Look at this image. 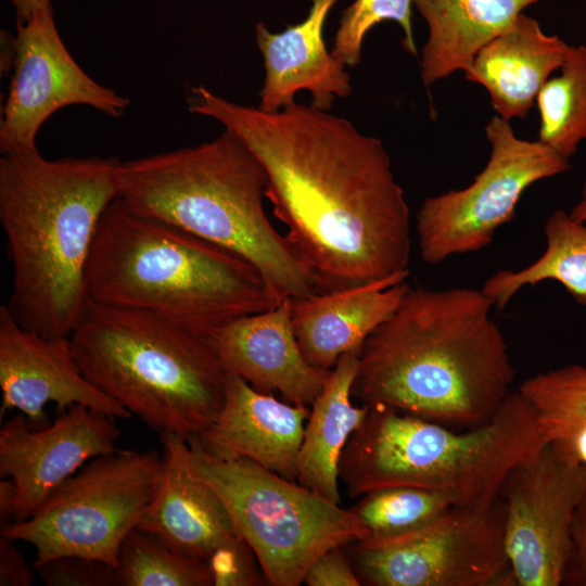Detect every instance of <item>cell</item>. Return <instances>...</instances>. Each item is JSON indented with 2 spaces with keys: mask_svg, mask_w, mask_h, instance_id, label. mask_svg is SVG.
Instances as JSON below:
<instances>
[{
  "mask_svg": "<svg viewBox=\"0 0 586 586\" xmlns=\"http://www.w3.org/2000/svg\"><path fill=\"white\" fill-rule=\"evenodd\" d=\"M191 113L211 117L253 152L265 195L319 292L408 270L410 213L380 139L348 119L294 102L277 111L190 89Z\"/></svg>",
  "mask_w": 586,
  "mask_h": 586,
  "instance_id": "1",
  "label": "cell"
},
{
  "mask_svg": "<svg viewBox=\"0 0 586 586\" xmlns=\"http://www.w3.org/2000/svg\"><path fill=\"white\" fill-rule=\"evenodd\" d=\"M492 307L482 290L410 286L364 343L353 396L445 425L486 423L515 378Z\"/></svg>",
  "mask_w": 586,
  "mask_h": 586,
  "instance_id": "2",
  "label": "cell"
},
{
  "mask_svg": "<svg viewBox=\"0 0 586 586\" xmlns=\"http://www.w3.org/2000/svg\"><path fill=\"white\" fill-rule=\"evenodd\" d=\"M116 157L0 158V224L12 265L7 305L24 329L69 337L89 303L86 268L99 221L117 198Z\"/></svg>",
  "mask_w": 586,
  "mask_h": 586,
  "instance_id": "3",
  "label": "cell"
},
{
  "mask_svg": "<svg viewBox=\"0 0 586 586\" xmlns=\"http://www.w3.org/2000/svg\"><path fill=\"white\" fill-rule=\"evenodd\" d=\"M86 283L92 302L155 313L206 339L279 304L245 258L119 198L99 221Z\"/></svg>",
  "mask_w": 586,
  "mask_h": 586,
  "instance_id": "4",
  "label": "cell"
},
{
  "mask_svg": "<svg viewBox=\"0 0 586 586\" xmlns=\"http://www.w3.org/2000/svg\"><path fill=\"white\" fill-rule=\"evenodd\" d=\"M117 198L250 262L278 303L319 292L315 276L264 207L266 171L232 131L215 139L120 162Z\"/></svg>",
  "mask_w": 586,
  "mask_h": 586,
  "instance_id": "5",
  "label": "cell"
},
{
  "mask_svg": "<svg viewBox=\"0 0 586 586\" xmlns=\"http://www.w3.org/2000/svg\"><path fill=\"white\" fill-rule=\"evenodd\" d=\"M546 444L535 410L519 390L489 421L460 432L369 407L343 449L339 474L351 498L412 486L441 493L454 506L482 505L498 498L510 472Z\"/></svg>",
  "mask_w": 586,
  "mask_h": 586,
  "instance_id": "6",
  "label": "cell"
},
{
  "mask_svg": "<svg viewBox=\"0 0 586 586\" xmlns=\"http://www.w3.org/2000/svg\"><path fill=\"white\" fill-rule=\"evenodd\" d=\"M69 341L86 379L161 434L201 435L221 410L227 372L208 339L166 317L89 300Z\"/></svg>",
  "mask_w": 586,
  "mask_h": 586,
  "instance_id": "7",
  "label": "cell"
},
{
  "mask_svg": "<svg viewBox=\"0 0 586 586\" xmlns=\"http://www.w3.org/2000/svg\"><path fill=\"white\" fill-rule=\"evenodd\" d=\"M187 442L193 474L220 496L268 585L298 586L326 551L367 537L351 509L246 458L217 456L199 435Z\"/></svg>",
  "mask_w": 586,
  "mask_h": 586,
  "instance_id": "8",
  "label": "cell"
},
{
  "mask_svg": "<svg viewBox=\"0 0 586 586\" xmlns=\"http://www.w3.org/2000/svg\"><path fill=\"white\" fill-rule=\"evenodd\" d=\"M163 457L117 449L98 456L62 482L28 519L1 527V535L36 550L34 564L63 556L113 566L126 536L157 491Z\"/></svg>",
  "mask_w": 586,
  "mask_h": 586,
  "instance_id": "9",
  "label": "cell"
},
{
  "mask_svg": "<svg viewBox=\"0 0 586 586\" xmlns=\"http://www.w3.org/2000/svg\"><path fill=\"white\" fill-rule=\"evenodd\" d=\"M351 562L368 586L517 585L505 546V504L453 506L430 524L353 543Z\"/></svg>",
  "mask_w": 586,
  "mask_h": 586,
  "instance_id": "10",
  "label": "cell"
},
{
  "mask_svg": "<svg viewBox=\"0 0 586 586\" xmlns=\"http://www.w3.org/2000/svg\"><path fill=\"white\" fill-rule=\"evenodd\" d=\"M491 146L485 167L460 190L424 200L417 214L420 255L428 264L487 246L510 221L526 189L571 168L548 145L519 138L510 122L493 116L485 126Z\"/></svg>",
  "mask_w": 586,
  "mask_h": 586,
  "instance_id": "11",
  "label": "cell"
},
{
  "mask_svg": "<svg viewBox=\"0 0 586 586\" xmlns=\"http://www.w3.org/2000/svg\"><path fill=\"white\" fill-rule=\"evenodd\" d=\"M585 494L586 464L558 442H548L510 472L499 496L517 585H562L574 548V517Z\"/></svg>",
  "mask_w": 586,
  "mask_h": 586,
  "instance_id": "12",
  "label": "cell"
},
{
  "mask_svg": "<svg viewBox=\"0 0 586 586\" xmlns=\"http://www.w3.org/2000/svg\"><path fill=\"white\" fill-rule=\"evenodd\" d=\"M16 26L0 120L1 155L36 149L44 120L68 105H88L113 118L124 115L130 100L93 80L77 64L62 41L52 9Z\"/></svg>",
  "mask_w": 586,
  "mask_h": 586,
  "instance_id": "13",
  "label": "cell"
},
{
  "mask_svg": "<svg viewBox=\"0 0 586 586\" xmlns=\"http://www.w3.org/2000/svg\"><path fill=\"white\" fill-rule=\"evenodd\" d=\"M115 418L73 405L54 422L36 428L17 415L0 430V477L14 487L12 522L28 519L87 460L117 450Z\"/></svg>",
  "mask_w": 586,
  "mask_h": 586,
  "instance_id": "14",
  "label": "cell"
},
{
  "mask_svg": "<svg viewBox=\"0 0 586 586\" xmlns=\"http://www.w3.org/2000/svg\"><path fill=\"white\" fill-rule=\"evenodd\" d=\"M1 417L20 410L36 428L44 426V406L54 404L56 415L84 405L117 419L132 415L105 395L82 374L69 337H47L21 327L5 304L0 306Z\"/></svg>",
  "mask_w": 586,
  "mask_h": 586,
  "instance_id": "15",
  "label": "cell"
},
{
  "mask_svg": "<svg viewBox=\"0 0 586 586\" xmlns=\"http://www.w3.org/2000/svg\"><path fill=\"white\" fill-rule=\"evenodd\" d=\"M161 441L160 484L135 528L155 535L184 557L207 563L244 543L220 496L193 474L187 438L163 433Z\"/></svg>",
  "mask_w": 586,
  "mask_h": 586,
  "instance_id": "16",
  "label": "cell"
},
{
  "mask_svg": "<svg viewBox=\"0 0 586 586\" xmlns=\"http://www.w3.org/2000/svg\"><path fill=\"white\" fill-rule=\"evenodd\" d=\"M208 341L227 373L259 392H278L294 405H311L331 371L313 366L303 355L292 324L291 298L231 321Z\"/></svg>",
  "mask_w": 586,
  "mask_h": 586,
  "instance_id": "17",
  "label": "cell"
},
{
  "mask_svg": "<svg viewBox=\"0 0 586 586\" xmlns=\"http://www.w3.org/2000/svg\"><path fill=\"white\" fill-rule=\"evenodd\" d=\"M308 415L307 406L278 400L241 377L227 373L221 410L199 437L217 456L246 458L297 481V460Z\"/></svg>",
  "mask_w": 586,
  "mask_h": 586,
  "instance_id": "18",
  "label": "cell"
},
{
  "mask_svg": "<svg viewBox=\"0 0 586 586\" xmlns=\"http://www.w3.org/2000/svg\"><path fill=\"white\" fill-rule=\"evenodd\" d=\"M337 0H311L304 21L282 33H271L259 22L255 27L256 44L265 68L258 107L277 112L295 102V94L307 90L311 105L329 111L335 98H346L352 91L345 65L329 52L323 40V27Z\"/></svg>",
  "mask_w": 586,
  "mask_h": 586,
  "instance_id": "19",
  "label": "cell"
},
{
  "mask_svg": "<svg viewBox=\"0 0 586 586\" xmlns=\"http://www.w3.org/2000/svg\"><path fill=\"white\" fill-rule=\"evenodd\" d=\"M409 271L291 300L300 348L313 366L332 370L345 353L360 349L397 309L410 285Z\"/></svg>",
  "mask_w": 586,
  "mask_h": 586,
  "instance_id": "20",
  "label": "cell"
},
{
  "mask_svg": "<svg viewBox=\"0 0 586 586\" xmlns=\"http://www.w3.org/2000/svg\"><path fill=\"white\" fill-rule=\"evenodd\" d=\"M569 48L562 38L547 35L535 18L521 13L510 29L479 51L464 78L487 90L493 109L505 120L525 118Z\"/></svg>",
  "mask_w": 586,
  "mask_h": 586,
  "instance_id": "21",
  "label": "cell"
},
{
  "mask_svg": "<svg viewBox=\"0 0 586 586\" xmlns=\"http://www.w3.org/2000/svg\"><path fill=\"white\" fill-rule=\"evenodd\" d=\"M540 0H416L429 27L421 78L429 87L467 71L479 51L510 29L522 11Z\"/></svg>",
  "mask_w": 586,
  "mask_h": 586,
  "instance_id": "22",
  "label": "cell"
},
{
  "mask_svg": "<svg viewBox=\"0 0 586 586\" xmlns=\"http://www.w3.org/2000/svg\"><path fill=\"white\" fill-rule=\"evenodd\" d=\"M358 356L357 352L342 355L311 403L297 460L298 483L339 505L341 456L369 411L367 405L352 403Z\"/></svg>",
  "mask_w": 586,
  "mask_h": 586,
  "instance_id": "23",
  "label": "cell"
},
{
  "mask_svg": "<svg viewBox=\"0 0 586 586\" xmlns=\"http://www.w3.org/2000/svg\"><path fill=\"white\" fill-rule=\"evenodd\" d=\"M544 232L546 247L535 262L520 270H499L483 284L481 290L498 309L522 288L545 280L559 282L586 306V225L557 209L546 219Z\"/></svg>",
  "mask_w": 586,
  "mask_h": 586,
  "instance_id": "24",
  "label": "cell"
},
{
  "mask_svg": "<svg viewBox=\"0 0 586 586\" xmlns=\"http://www.w3.org/2000/svg\"><path fill=\"white\" fill-rule=\"evenodd\" d=\"M538 140L570 160L586 140V46H570L559 74L536 98Z\"/></svg>",
  "mask_w": 586,
  "mask_h": 586,
  "instance_id": "25",
  "label": "cell"
},
{
  "mask_svg": "<svg viewBox=\"0 0 586 586\" xmlns=\"http://www.w3.org/2000/svg\"><path fill=\"white\" fill-rule=\"evenodd\" d=\"M115 570L118 586H214L207 562L184 557L138 528L124 539Z\"/></svg>",
  "mask_w": 586,
  "mask_h": 586,
  "instance_id": "26",
  "label": "cell"
},
{
  "mask_svg": "<svg viewBox=\"0 0 586 586\" xmlns=\"http://www.w3.org/2000/svg\"><path fill=\"white\" fill-rule=\"evenodd\" d=\"M453 506L447 496L434 491L393 486L364 494L351 510L367 531L365 539H383L425 526Z\"/></svg>",
  "mask_w": 586,
  "mask_h": 586,
  "instance_id": "27",
  "label": "cell"
},
{
  "mask_svg": "<svg viewBox=\"0 0 586 586\" xmlns=\"http://www.w3.org/2000/svg\"><path fill=\"white\" fill-rule=\"evenodd\" d=\"M518 390L535 410L547 443L586 421L585 366L569 365L538 373Z\"/></svg>",
  "mask_w": 586,
  "mask_h": 586,
  "instance_id": "28",
  "label": "cell"
},
{
  "mask_svg": "<svg viewBox=\"0 0 586 586\" xmlns=\"http://www.w3.org/2000/svg\"><path fill=\"white\" fill-rule=\"evenodd\" d=\"M416 0H355L341 15L331 53L345 66H356L361 59L367 33L384 21L398 23L404 30L403 46L417 55L411 28V4Z\"/></svg>",
  "mask_w": 586,
  "mask_h": 586,
  "instance_id": "29",
  "label": "cell"
},
{
  "mask_svg": "<svg viewBox=\"0 0 586 586\" xmlns=\"http://www.w3.org/2000/svg\"><path fill=\"white\" fill-rule=\"evenodd\" d=\"M34 566L48 586H118L115 566L97 559L63 556Z\"/></svg>",
  "mask_w": 586,
  "mask_h": 586,
  "instance_id": "30",
  "label": "cell"
},
{
  "mask_svg": "<svg viewBox=\"0 0 586 586\" xmlns=\"http://www.w3.org/2000/svg\"><path fill=\"white\" fill-rule=\"evenodd\" d=\"M308 586H360L351 559L343 547H335L321 555L305 574Z\"/></svg>",
  "mask_w": 586,
  "mask_h": 586,
  "instance_id": "31",
  "label": "cell"
},
{
  "mask_svg": "<svg viewBox=\"0 0 586 586\" xmlns=\"http://www.w3.org/2000/svg\"><path fill=\"white\" fill-rule=\"evenodd\" d=\"M36 569L25 561L14 539L0 536V586H30Z\"/></svg>",
  "mask_w": 586,
  "mask_h": 586,
  "instance_id": "32",
  "label": "cell"
},
{
  "mask_svg": "<svg viewBox=\"0 0 586 586\" xmlns=\"http://www.w3.org/2000/svg\"><path fill=\"white\" fill-rule=\"evenodd\" d=\"M562 585L586 586V540L574 539Z\"/></svg>",
  "mask_w": 586,
  "mask_h": 586,
  "instance_id": "33",
  "label": "cell"
},
{
  "mask_svg": "<svg viewBox=\"0 0 586 586\" xmlns=\"http://www.w3.org/2000/svg\"><path fill=\"white\" fill-rule=\"evenodd\" d=\"M551 442L560 443L578 462L586 464V421L574 425Z\"/></svg>",
  "mask_w": 586,
  "mask_h": 586,
  "instance_id": "34",
  "label": "cell"
},
{
  "mask_svg": "<svg viewBox=\"0 0 586 586\" xmlns=\"http://www.w3.org/2000/svg\"><path fill=\"white\" fill-rule=\"evenodd\" d=\"M15 10L16 23H24L33 15L51 10V0H10Z\"/></svg>",
  "mask_w": 586,
  "mask_h": 586,
  "instance_id": "35",
  "label": "cell"
},
{
  "mask_svg": "<svg viewBox=\"0 0 586 586\" xmlns=\"http://www.w3.org/2000/svg\"><path fill=\"white\" fill-rule=\"evenodd\" d=\"M573 538L586 540V494L581 500L573 522Z\"/></svg>",
  "mask_w": 586,
  "mask_h": 586,
  "instance_id": "36",
  "label": "cell"
},
{
  "mask_svg": "<svg viewBox=\"0 0 586 586\" xmlns=\"http://www.w3.org/2000/svg\"><path fill=\"white\" fill-rule=\"evenodd\" d=\"M570 215L575 220L586 225V176L582 186L581 196L571 208Z\"/></svg>",
  "mask_w": 586,
  "mask_h": 586,
  "instance_id": "37",
  "label": "cell"
}]
</instances>
